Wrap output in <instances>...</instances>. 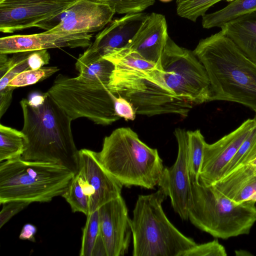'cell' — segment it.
<instances>
[{"instance_id": "9c48e42d", "label": "cell", "mask_w": 256, "mask_h": 256, "mask_svg": "<svg viewBox=\"0 0 256 256\" xmlns=\"http://www.w3.org/2000/svg\"><path fill=\"white\" fill-rule=\"evenodd\" d=\"M159 63L166 84L178 97L194 105L210 102L207 72L193 51L168 36Z\"/></svg>"}, {"instance_id": "44dd1931", "label": "cell", "mask_w": 256, "mask_h": 256, "mask_svg": "<svg viewBox=\"0 0 256 256\" xmlns=\"http://www.w3.org/2000/svg\"><path fill=\"white\" fill-rule=\"evenodd\" d=\"M222 9L202 16L204 28H222L225 24L256 10V0H228Z\"/></svg>"}, {"instance_id": "8fae6325", "label": "cell", "mask_w": 256, "mask_h": 256, "mask_svg": "<svg viewBox=\"0 0 256 256\" xmlns=\"http://www.w3.org/2000/svg\"><path fill=\"white\" fill-rule=\"evenodd\" d=\"M78 0H0V31L10 34L36 27Z\"/></svg>"}, {"instance_id": "484cf974", "label": "cell", "mask_w": 256, "mask_h": 256, "mask_svg": "<svg viewBox=\"0 0 256 256\" xmlns=\"http://www.w3.org/2000/svg\"><path fill=\"white\" fill-rule=\"evenodd\" d=\"M114 66L102 58L82 67L78 70V80L88 84L108 86Z\"/></svg>"}, {"instance_id": "d590c367", "label": "cell", "mask_w": 256, "mask_h": 256, "mask_svg": "<svg viewBox=\"0 0 256 256\" xmlns=\"http://www.w3.org/2000/svg\"><path fill=\"white\" fill-rule=\"evenodd\" d=\"M36 232L37 228L36 226L30 223L26 224L22 228L19 238L36 242L34 235Z\"/></svg>"}, {"instance_id": "7c38bea8", "label": "cell", "mask_w": 256, "mask_h": 256, "mask_svg": "<svg viewBox=\"0 0 256 256\" xmlns=\"http://www.w3.org/2000/svg\"><path fill=\"white\" fill-rule=\"evenodd\" d=\"M174 135L178 145L176 159L172 166L164 168L158 186L170 198L174 212L182 220H188L192 202V182L187 164L188 132L177 128Z\"/></svg>"}, {"instance_id": "30bf717a", "label": "cell", "mask_w": 256, "mask_h": 256, "mask_svg": "<svg viewBox=\"0 0 256 256\" xmlns=\"http://www.w3.org/2000/svg\"><path fill=\"white\" fill-rule=\"evenodd\" d=\"M116 13L108 4L96 0H78L58 15L38 24L45 33L92 34L104 29Z\"/></svg>"}, {"instance_id": "3957f363", "label": "cell", "mask_w": 256, "mask_h": 256, "mask_svg": "<svg viewBox=\"0 0 256 256\" xmlns=\"http://www.w3.org/2000/svg\"><path fill=\"white\" fill-rule=\"evenodd\" d=\"M98 160L123 186L153 189L164 169L157 149L142 142L130 128H120L106 136Z\"/></svg>"}, {"instance_id": "2e32d148", "label": "cell", "mask_w": 256, "mask_h": 256, "mask_svg": "<svg viewBox=\"0 0 256 256\" xmlns=\"http://www.w3.org/2000/svg\"><path fill=\"white\" fill-rule=\"evenodd\" d=\"M78 170L82 175L87 187L89 214L121 196L123 186L104 169L97 152L85 148L78 150Z\"/></svg>"}, {"instance_id": "5b68a950", "label": "cell", "mask_w": 256, "mask_h": 256, "mask_svg": "<svg viewBox=\"0 0 256 256\" xmlns=\"http://www.w3.org/2000/svg\"><path fill=\"white\" fill-rule=\"evenodd\" d=\"M166 197L161 188L138 196L131 219L133 256H182L196 244L168 218L162 207Z\"/></svg>"}, {"instance_id": "ba28073f", "label": "cell", "mask_w": 256, "mask_h": 256, "mask_svg": "<svg viewBox=\"0 0 256 256\" xmlns=\"http://www.w3.org/2000/svg\"><path fill=\"white\" fill-rule=\"evenodd\" d=\"M47 92L72 120L84 117L106 126L120 118L114 108V94L108 86L88 84L59 74Z\"/></svg>"}, {"instance_id": "ab89813d", "label": "cell", "mask_w": 256, "mask_h": 256, "mask_svg": "<svg viewBox=\"0 0 256 256\" xmlns=\"http://www.w3.org/2000/svg\"><path fill=\"white\" fill-rule=\"evenodd\" d=\"M256 124V111L255 112V116H254V118H253Z\"/></svg>"}, {"instance_id": "52a82bcc", "label": "cell", "mask_w": 256, "mask_h": 256, "mask_svg": "<svg viewBox=\"0 0 256 256\" xmlns=\"http://www.w3.org/2000/svg\"><path fill=\"white\" fill-rule=\"evenodd\" d=\"M188 219L196 228L222 239L248 234L256 222V202L236 203L213 185L192 182Z\"/></svg>"}, {"instance_id": "8d00e7d4", "label": "cell", "mask_w": 256, "mask_h": 256, "mask_svg": "<svg viewBox=\"0 0 256 256\" xmlns=\"http://www.w3.org/2000/svg\"><path fill=\"white\" fill-rule=\"evenodd\" d=\"M248 164L256 166V145L246 156L242 163V164Z\"/></svg>"}, {"instance_id": "74e56055", "label": "cell", "mask_w": 256, "mask_h": 256, "mask_svg": "<svg viewBox=\"0 0 256 256\" xmlns=\"http://www.w3.org/2000/svg\"><path fill=\"white\" fill-rule=\"evenodd\" d=\"M236 256H248L252 254L248 253V252L244 250H239L236 251Z\"/></svg>"}, {"instance_id": "9a60e30c", "label": "cell", "mask_w": 256, "mask_h": 256, "mask_svg": "<svg viewBox=\"0 0 256 256\" xmlns=\"http://www.w3.org/2000/svg\"><path fill=\"white\" fill-rule=\"evenodd\" d=\"M100 234L107 256H122L127 253L132 236L131 219L122 195L98 209Z\"/></svg>"}, {"instance_id": "f1b7e54d", "label": "cell", "mask_w": 256, "mask_h": 256, "mask_svg": "<svg viewBox=\"0 0 256 256\" xmlns=\"http://www.w3.org/2000/svg\"><path fill=\"white\" fill-rule=\"evenodd\" d=\"M57 66H42L36 70L29 69L18 74L8 84V86H25L42 81L57 72Z\"/></svg>"}, {"instance_id": "4dcf8cb0", "label": "cell", "mask_w": 256, "mask_h": 256, "mask_svg": "<svg viewBox=\"0 0 256 256\" xmlns=\"http://www.w3.org/2000/svg\"><path fill=\"white\" fill-rule=\"evenodd\" d=\"M106 2L118 14L140 12L153 5L155 0H96Z\"/></svg>"}, {"instance_id": "7a4b0ae2", "label": "cell", "mask_w": 256, "mask_h": 256, "mask_svg": "<svg viewBox=\"0 0 256 256\" xmlns=\"http://www.w3.org/2000/svg\"><path fill=\"white\" fill-rule=\"evenodd\" d=\"M38 104L28 99L20 102L25 136L24 160L52 162L65 166L74 174L78 166V150L71 128L72 120L48 92Z\"/></svg>"}, {"instance_id": "ac0fdd59", "label": "cell", "mask_w": 256, "mask_h": 256, "mask_svg": "<svg viewBox=\"0 0 256 256\" xmlns=\"http://www.w3.org/2000/svg\"><path fill=\"white\" fill-rule=\"evenodd\" d=\"M168 36L165 16L152 12L146 14L138 30L126 47L145 60L158 64Z\"/></svg>"}, {"instance_id": "6da1fadb", "label": "cell", "mask_w": 256, "mask_h": 256, "mask_svg": "<svg viewBox=\"0 0 256 256\" xmlns=\"http://www.w3.org/2000/svg\"><path fill=\"white\" fill-rule=\"evenodd\" d=\"M193 52L207 72L210 102H234L256 111V64L222 30L201 39Z\"/></svg>"}, {"instance_id": "d4e9b609", "label": "cell", "mask_w": 256, "mask_h": 256, "mask_svg": "<svg viewBox=\"0 0 256 256\" xmlns=\"http://www.w3.org/2000/svg\"><path fill=\"white\" fill-rule=\"evenodd\" d=\"M188 168L192 182H198L206 142L199 130H187Z\"/></svg>"}, {"instance_id": "f546056e", "label": "cell", "mask_w": 256, "mask_h": 256, "mask_svg": "<svg viewBox=\"0 0 256 256\" xmlns=\"http://www.w3.org/2000/svg\"><path fill=\"white\" fill-rule=\"evenodd\" d=\"M256 145V124L242 142L234 158L224 168L222 177L242 164L246 156Z\"/></svg>"}, {"instance_id": "8992f818", "label": "cell", "mask_w": 256, "mask_h": 256, "mask_svg": "<svg viewBox=\"0 0 256 256\" xmlns=\"http://www.w3.org/2000/svg\"><path fill=\"white\" fill-rule=\"evenodd\" d=\"M108 88L114 95L128 101L138 114L186 117L194 106L178 97L167 86L159 62L151 69L114 68Z\"/></svg>"}, {"instance_id": "cb8c5ba5", "label": "cell", "mask_w": 256, "mask_h": 256, "mask_svg": "<svg viewBox=\"0 0 256 256\" xmlns=\"http://www.w3.org/2000/svg\"><path fill=\"white\" fill-rule=\"evenodd\" d=\"M70 206L73 212L89 214V196L82 174L78 170L70 181L67 190L62 196Z\"/></svg>"}, {"instance_id": "ffe728a7", "label": "cell", "mask_w": 256, "mask_h": 256, "mask_svg": "<svg viewBox=\"0 0 256 256\" xmlns=\"http://www.w3.org/2000/svg\"><path fill=\"white\" fill-rule=\"evenodd\" d=\"M221 30L256 64V10L225 24Z\"/></svg>"}, {"instance_id": "277c9868", "label": "cell", "mask_w": 256, "mask_h": 256, "mask_svg": "<svg viewBox=\"0 0 256 256\" xmlns=\"http://www.w3.org/2000/svg\"><path fill=\"white\" fill-rule=\"evenodd\" d=\"M74 173L62 166L24 160L0 164V204L11 200L48 202L62 196Z\"/></svg>"}, {"instance_id": "d6986e66", "label": "cell", "mask_w": 256, "mask_h": 256, "mask_svg": "<svg viewBox=\"0 0 256 256\" xmlns=\"http://www.w3.org/2000/svg\"><path fill=\"white\" fill-rule=\"evenodd\" d=\"M212 185L236 203L256 202V166L240 165Z\"/></svg>"}, {"instance_id": "7402d4cb", "label": "cell", "mask_w": 256, "mask_h": 256, "mask_svg": "<svg viewBox=\"0 0 256 256\" xmlns=\"http://www.w3.org/2000/svg\"><path fill=\"white\" fill-rule=\"evenodd\" d=\"M30 52H16L10 58L0 54V92L12 88L8 86L10 82L18 74L30 69L28 58Z\"/></svg>"}, {"instance_id": "603a6c76", "label": "cell", "mask_w": 256, "mask_h": 256, "mask_svg": "<svg viewBox=\"0 0 256 256\" xmlns=\"http://www.w3.org/2000/svg\"><path fill=\"white\" fill-rule=\"evenodd\" d=\"M25 150V136L22 131L0 124V161L22 157Z\"/></svg>"}, {"instance_id": "f35d334b", "label": "cell", "mask_w": 256, "mask_h": 256, "mask_svg": "<svg viewBox=\"0 0 256 256\" xmlns=\"http://www.w3.org/2000/svg\"><path fill=\"white\" fill-rule=\"evenodd\" d=\"M160 1L161 2H170L172 0H160Z\"/></svg>"}, {"instance_id": "83f0119b", "label": "cell", "mask_w": 256, "mask_h": 256, "mask_svg": "<svg viewBox=\"0 0 256 256\" xmlns=\"http://www.w3.org/2000/svg\"><path fill=\"white\" fill-rule=\"evenodd\" d=\"M222 0H176V12L180 16L195 22L198 18L206 14L212 6Z\"/></svg>"}, {"instance_id": "e0dca14e", "label": "cell", "mask_w": 256, "mask_h": 256, "mask_svg": "<svg viewBox=\"0 0 256 256\" xmlns=\"http://www.w3.org/2000/svg\"><path fill=\"white\" fill-rule=\"evenodd\" d=\"M92 34L45 33L14 35L0 38V54L48 50L52 48L88 47Z\"/></svg>"}, {"instance_id": "e575fe53", "label": "cell", "mask_w": 256, "mask_h": 256, "mask_svg": "<svg viewBox=\"0 0 256 256\" xmlns=\"http://www.w3.org/2000/svg\"><path fill=\"white\" fill-rule=\"evenodd\" d=\"M50 54L48 50L30 51L28 58L30 69L40 68L49 63Z\"/></svg>"}, {"instance_id": "4316f807", "label": "cell", "mask_w": 256, "mask_h": 256, "mask_svg": "<svg viewBox=\"0 0 256 256\" xmlns=\"http://www.w3.org/2000/svg\"><path fill=\"white\" fill-rule=\"evenodd\" d=\"M98 210L86 216V220L82 228L80 256H92L96 243L100 236Z\"/></svg>"}, {"instance_id": "d6a6232c", "label": "cell", "mask_w": 256, "mask_h": 256, "mask_svg": "<svg viewBox=\"0 0 256 256\" xmlns=\"http://www.w3.org/2000/svg\"><path fill=\"white\" fill-rule=\"evenodd\" d=\"M30 204V202L22 200H11L2 203L0 212V228Z\"/></svg>"}, {"instance_id": "836d02e7", "label": "cell", "mask_w": 256, "mask_h": 256, "mask_svg": "<svg viewBox=\"0 0 256 256\" xmlns=\"http://www.w3.org/2000/svg\"><path fill=\"white\" fill-rule=\"evenodd\" d=\"M113 98L116 114L120 118H123L126 120H134L136 114L132 104L120 96L114 94Z\"/></svg>"}, {"instance_id": "5bb4252c", "label": "cell", "mask_w": 256, "mask_h": 256, "mask_svg": "<svg viewBox=\"0 0 256 256\" xmlns=\"http://www.w3.org/2000/svg\"><path fill=\"white\" fill-rule=\"evenodd\" d=\"M256 123L248 119L237 128L212 144L206 142L198 182L210 186L219 180Z\"/></svg>"}, {"instance_id": "4fadbf2b", "label": "cell", "mask_w": 256, "mask_h": 256, "mask_svg": "<svg viewBox=\"0 0 256 256\" xmlns=\"http://www.w3.org/2000/svg\"><path fill=\"white\" fill-rule=\"evenodd\" d=\"M146 14L137 12L126 14L112 20L98 33L90 45L80 54L76 63L78 70L82 67L97 61L112 50L124 48L134 36Z\"/></svg>"}, {"instance_id": "1f68e13d", "label": "cell", "mask_w": 256, "mask_h": 256, "mask_svg": "<svg viewBox=\"0 0 256 256\" xmlns=\"http://www.w3.org/2000/svg\"><path fill=\"white\" fill-rule=\"evenodd\" d=\"M224 247L217 240L198 244L184 252L182 256H226Z\"/></svg>"}]
</instances>
